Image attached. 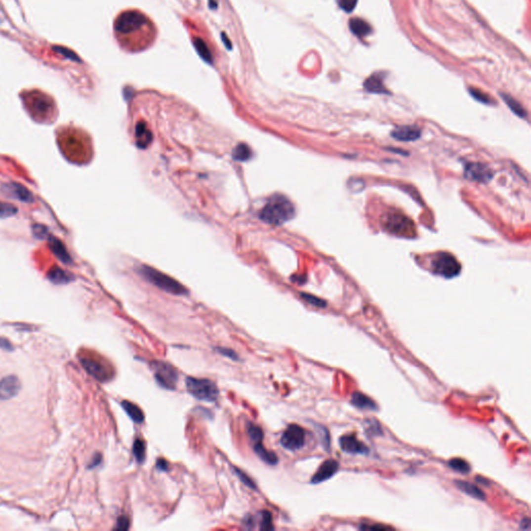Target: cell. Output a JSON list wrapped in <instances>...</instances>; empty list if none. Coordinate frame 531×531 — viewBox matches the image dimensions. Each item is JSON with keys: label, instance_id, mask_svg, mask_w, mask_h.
<instances>
[{"label": "cell", "instance_id": "6da1fadb", "mask_svg": "<svg viewBox=\"0 0 531 531\" xmlns=\"http://www.w3.org/2000/svg\"><path fill=\"white\" fill-rule=\"evenodd\" d=\"M296 214L295 205L286 196L275 194L271 196L259 212V219L271 225H283L293 219Z\"/></svg>", "mask_w": 531, "mask_h": 531}, {"label": "cell", "instance_id": "7a4b0ae2", "mask_svg": "<svg viewBox=\"0 0 531 531\" xmlns=\"http://www.w3.org/2000/svg\"><path fill=\"white\" fill-rule=\"evenodd\" d=\"M139 273L148 281H150L151 284L166 291V293L176 296L188 294V290H187L179 281H176L172 277L160 272L157 269L149 266H141L139 269Z\"/></svg>", "mask_w": 531, "mask_h": 531}, {"label": "cell", "instance_id": "3957f363", "mask_svg": "<svg viewBox=\"0 0 531 531\" xmlns=\"http://www.w3.org/2000/svg\"><path fill=\"white\" fill-rule=\"evenodd\" d=\"M382 227L387 233L399 237L411 238L415 236V224L401 212H387L382 217Z\"/></svg>", "mask_w": 531, "mask_h": 531}, {"label": "cell", "instance_id": "277c9868", "mask_svg": "<svg viewBox=\"0 0 531 531\" xmlns=\"http://www.w3.org/2000/svg\"><path fill=\"white\" fill-rule=\"evenodd\" d=\"M150 25L148 18L138 10H127L122 13L114 24V29L122 36L133 35Z\"/></svg>", "mask_w": 531, "mask_h": 531}, {"label": "cell", "instance_id": "5b68a950", "mask_svg": "<svg viewBox=\"0 0 531 531\" xmlns=\"http://www.w3.org/2000/svg\"><path fill=\"white\" fill-rule=\"evenodd\" d=\"M187 391H188L193 398L212 403L215 402L219 397V390L217 385L207 379H197L188 377L185 381Z\"/></svg>", "mask_w": 531, "mask_h": 531}, {"label": "cell", "instance_id": "8992f818", "mask_svg": "<svg viewBox=\"0 0 531 531\" xmlns=\"http://www.w3.org/2000/svg\"><path fill=\"white\" fill-rule=\"evenodd\" d=\"M432 271L445 278H453L461 272V264L450 253L440 252L432 257L431 261Z\"/></svg>", "mask_w": 531, "mask_h": 531}, {"label": "cell", "instance_id": "52a82bcc", "mask_svg": "<svg viewBox=\"0 0 531 531\" xmlns=\"http://www.w3.org/2000/svg\"><path fill=\"white\" fill-rule=\"evenodd\" d=\"M152 368L154 370L155 379L160 386L169 390H173L175 388L179 376L178 371L171 364L164 361H154L152 362Z\"/></svg>", "mask_w": 531, "mask_h": 531}, {"label": "cell", "instance_id": "ba28073f", "mask_svg": "<svg viewBox=\"0 0 531 531\" xmlns=\"http://www.w3.org/2000/svg\"><path fill=\"white\" fill-rule=\"evenodd\" d=\"M280 443L287 450H298L305 444V431L298 424H289L281 436Z\"/></svg>", "mask_w": 531, "mask_h": 531}, {"label": "cell", "instance_id": "9c48e42d", "mask_svg": "<svg viewBox=\"0 0 531 531\" xmlns=\"http://www.w3.org/2000/svg\"><path fill=\"white\" fill-rule=\"evenodd\" d=\"M80 361L82 363V367L95 379L101 382H106L111 379V370L101 359L90 355H85L80 358Z\"/></svg>", "mask_w": 531, "mask_h": 531}, {"label": "cell", "instance_id": "30bf717a", "mask_svg": "<svg viewBox=\"0 0 531 531\" xmlns=\"http://www.w3.org/2000/svg\"><path fill=\"white\" fill-rule=\"evenodd\" d=\"M464 174L467 179L481 183L489 182L493 176L492 170L483 163H467Z\"/></svg>", "mask_w": 531, "mask_h": 531}, {"label": "cell", "instance_id": "8fae6325", "mask_svg": "<svg viewBox=\"0 0 531 531\" xmlns=\"http://www.w3.org/2000/svg\"><path fill=\"white\" fill-rule=\"evenodd\" d=\"M2 190L6 194V196L13 197V199L18 200L20 202L28 203V204L34 202V197L31 192L26 188V187H24L23 185H21L19 183L4 184Z\"/></svg>", "mask_w": 531, "mask_h": 531}, {"label": "cell", "instance_id": "7c38bea8", "mask_svg": "<svg viewBox=\"0 0 531 531\" xmlns=\"http://www.w3.org/2000/svg\"><path fill=\"white\" fill-rule=\"evenodd\" d=\"M21 383L16 376H6L0 380V400L6 401L13 399L19 393Z\"/></svg>", "mask_w": 531, "mask_h": 531}, {"label": "cell", "instance_id": "4fadbf2b", "mask_svg": "<svg viewBox=\"0 0 531 531\" xmlns=\"http://www.w3.org/2000/svg\"><path fill=\"white\" fill-rule=\"evenodd\" d=\"M339 445L340 449L351 454H366L368 452V449L366 444H363L361 441H359L354 436L348 435L342 436L339 438Z\"/></svg>", "mask_w": 531, "mask_h": 531}, {"label": "cell", "instance_id": "5bb4252c", "mask_svg": "<svg viewBox=\"0 0 531 531\" xmlns=\"http://www.w3.org/2000/svg\"><path fill=\"white\" fill-rule=\"evenodd\" d=\"M339 468V464L335 460H328L323 463L319 470L311 478V484H320L325 482L334 475Z\"/></svg>", "mask_w": 531, "mask_h": 531}, {"label": "cell", "instance_id": "9a60e30c", "mask_svg": "<svg viewBox=\"0 0 531 531\" xmlns=\"http://www.w3.org/2000/svg\"><path fill=\"white\" fill-rule=\"evenodd\" d=\"M421 135V131L416 126H403L395 128L391 136L399 141H414L417 140Z\"/></svg>", "mask_w": 531, "mask_h": 531}, {"label": "cell", "instance_id": "2e32d148", "mask_svg": "<svg viewBox=\"0 0 531 531\" xmlns=\"http://www.w3.org/2000/svg\"><path fill=\"white\" fill-rule=\"evenodd\" d=\"M384 75L382 73H373L366 81H364V89L371 93H385L388 95L389 91L384 84Z\"/></svg>", "mask_w": 531, "mask_h": 531}, {"label": "cell", "instance_id": "e0dca14e", "mask_svg": "<svg viewBox=\"0 0 531 531\" xmlns=\"http://www.w3.org/2000/svg\"><path fill=\"white\" fill-rule=\"evenodd\" d=\"M48 241H49L50 250L53 252V254L59 259V261L64 264H71L72 258L64 243H62L60 240H58V239L54 237H50V236L48 237Z\"/></svg>", "mask_w": 531, "mask_h": 531}, {"label": "cell", "instance_id": "ac0fdd59", "mask_svg": "<svg viewBox=\"0 0 531 531\" xmlns=\"http://www.w3.org/2000/svg\"><path fill=\"white\" fill-rule=\"evenodd\" d=\"M135 139H136V145L139 149L148 148L153 140V135L148 129L147 124L140 122L137 123L135 129Z\"/></svg>", "mask_w": 531, "mask_h": 531}, {"label": "cell", "instance_id": "d6986e66", "mask_svg": "<svg viewBox=\"0 0 531 531\" xmlns=\"http://www.w3.org/2000/svg\"><path fill=\"white\" fill-rule=\"evenodd\" d=\"M349 26L352 33L358 38H364L371 33V27L366 20L361 18H353L350 20Z\"/></svg>", "mask_w": 531, "mask_h": 531}, {"label": "cell", "instance_id": "ffe728a7", "mask_svg": "<svg viewBox=\"0 0 531 531\" xmlns=\"http://www.w3.org/2000/svg\"><path fill=\"white\" fill-rule=\"evenodd\" d=\"M253 450L257 454V456L263 462H265L268 465L275 466L278 463L277 455L271 450L266 449V447L263 445V442H258L253 444Z\"/></svg>", "mask_w": 531, "mask_h": 531}, {"label": "cell", "instance_id": "44dd1931", "mask_svg": "<svg viewBox=\"0 0 531 531\" xmlns=\"http://www.w3.org/2000/svg\"><path fill=\"white\" fill-rule=\"evenodd\" d=\"M351 403L355 406V407L359 409L364 410H377V405L374 404L373 401H371L367 395H364L360 392H355L352 395Z\"/></svg>", "mask_w": 531, "mask_h": 531}, {"label": "cell", "instance_id": "7402d4cb", "mask_svg": "<svg viewBox=\"0 0 531 531\" xmlns=\"http://www.w3.org/2000/svg\"><path fill=\"white\" fill-rule=\"evenodd\" d=\"M122 407L134 422H136V423L143 422L144 415H143L142 410L138 407V406H136L129 401H123Z\"/></svg>", "mask_w": 531, "mask_h": 531}, {"label": "cell", "instance_id": "603a6c76", "mask_svg": "<svg viewBox=\"0 0 531 531\" xmlns=\"http://www.w3.org/2000/svg\"><path fill=\"white\" fill-rule=\"evenodd\" d=\"M455 486L459 488L462 492L466 493L467 495H469L475 499H478V500H485L486 499L485 493L481 490V489H478L473 484L457 481L455 482Z\"/></svg>", "mask_w": 531, "mask_h": 531}, {"label": "cell", "instance_id": "cb8c5ba5", "mask_svg": "<svg viewBox=\"0 0 531 531\" xmlns=\"http://www.w3.org/2000/svg\"><path fill=\"white\" fill-rule=\"evenodd\" d=\"M48 277H49V280H51L52 283L55 285H66V284H69L73 279L72 276L68 272H66V271L57 267L52 268L49 271Z\"/></svg>", "mask_w": 531, "mask_h": 531}, {"label": "cell", "instance_id": "d4e9b609", "mask_svg": "<svg viewBox=\"0 0 531 531\" xmlns=\"http://www.w3.org/2000/svg\"><path fill=\"white\" fill-rule=\"evenodd\" d=\"M193 45L197 51V53L200 54V56L205 61L207 62L209 65H212L213 64V55L211 53V51L209 49V47L206 46V44L204 43V41L201 38H194L193 39Z\"/></svg>", "mask_w": 531, "mask_h": 531}, {"label": "cell", "instance_id": "484cf974", "mask_svg": "<svg viewBox=\"0 0 531 531\" xmlns=\"http://www.w3.org/2000/svg\"><path fill=\"white\" fill-rule=\"evenodd\" d=\"M233 157L236 161L245 162L252 157V152L247 144L240 143L235 148L234 153H233Z\"/></svg>", "mask_w": 531, "mask_h": 531}, {"label": "cell", "instance_id": "4316f807", "mask_svg": "<svg viewBox=\"0 0 531 531\" xmlns=\"http://www.w3.org/2000/svg\"><path fill=\"white\" fill-rule=\"evenodd\" d=\"M31 103H33V107L37 113H47L49 111L50 101L43 95L34 96Z\"/></svg>", "mask_w": 531, "mask_h": 531}, {"label": "cell", "instance_id": "83f0119b", "mask_svg": "<svg viewBox=\"0 0 531 531\" xmlns=\"http://www.w3.org/2000/svg\"><path fill=\"white\" fill-rule=\"evenodd\" d=\"M501 97H502L503 101L507 104V106L511 108V110L514 113H516L518 117H520V118H525L526 117V111L521 106V104H520L517 100H515L512 97H509L508 95H504V93H502Z\"/></svg>", "mask_w": 531, "mask_h": 531}, {"label": "cell", "instance_id": "f1b7e54d", "mask_svg": "<svg viewBox=\"0 0 531 531\" xmlns=\"http://www.w3.org/2000/svg\"><path fill=\"white\" fill-rule=\"evenodd\" d=\"M247 433H248L249 438H250V440L253 442V444L258 443V442H263L264 432L258 425L254 423H249L247 425Z\"/></svg>", "mask_w": 531, "mask_h": 531}, {"label": "cell", "instance_id": "f546056e", "mask_svg": "<svg viewBox=\"0 0 531 531\" xmlns=\"http://www.w3.org/2000/svg\"><path fill=\"white\" fill-rule=\"evenodd\" d=\"M133 453L136 462L142 464L145 459V443L141 439H136L133 444Z\"/></svg>", "mask_w": 531, "mask_h": 531}, {"label": "cell", "instance_id": "4dcf8cb0", "mask_svg": "<svg viewBox=\"0 0 531 531\" xmlns=\"http://www.w3.org/2000/svg\"><path fill=\"white\" fill-rule=\"evenodd\" d=\"M449 466L456 472H460L462 474H467L470 472L471 468L466 461L462 459H452L449 462Z\"/></svg>", "mask_w": 531, "mask_h": 531}, {"label": "cell", "instance_id": "1f68e13d", "mask_svg": "<svg viewBox=\"0 0 531 531\" xmlns=\"http://www.w3.org/2000/svg\"><path fill=\"white\" fill-rule=\"evenodd\" d=\"M18 213V207L14 204L0 202V219L13 217Z\"/></svg>", "mask_w": 531, "mask_h": 531}, {"label": "cell", "instance_id": "d6a6232c", "mask_svg": "<svg viewBox=\"0 0 531 531\" xmlns=\"http://www.w3.org/2000/svg\"><path fill=\"white\" fill-rule=\"evenodd\" d=\"M273 522H272V515L268 511H263L261 513V522H259V529L261 530H272Z\"/></svg>", "mask_w": 531, "mask_h": 531}, {"label": "cell", "instance_id": "836d02e7", "mask_svg": "<svg viewBox=\"0 0 531 531\" xmlns=\"http://www.w3.org/2000/svg\"><path fill=\"white\" fill-rule=\"evenodd\" d=\"M53 50H54L55 52H57V53H59L60 55H62L64 57H66V58H68V59H71V60H73V61H78V62L81 61L80 58H79V56H78L76 53H74V52H73L72 50L68 49V48L61 47V46H54V47H53Z\"/></svg>", "mask_w": 531, "mask_h": 531}, {"label": "cell", "instance_id": "e575fe53", "mask_svg": "<svg viewBox=\"0 0 531 531\" xmlns=\"http://www.w3.org/2000/svg\"><path fill=\"white\" fill-rule=\"evenodd\" d=\"M301 298L303 299L304 301H306L307 303H309V304H311V305H314V306H316V307H321V308H323V307H325V306H326V302H325L324 300H322V299L316 297V296H312V295H309V294H304V293H302V294H301Z\"/></svg>", "mask_w": 531, "mask_h": 531}, {"label": "cell", "instance_id": "d590c367", "mask_svg": "<svg viewBox=\"0 0 531 531\" xmlns=\"http://www.w3.org/2000/svg\"><path fill=\"white\" fill-rule=\"evenodd\" d=\"M470 93L471 96L476 99L478 102H482L484 104H491L492 103V100L491 98L489 97L487 93H485L484 91L480 90V89H476V88H470Z\"/></svg>", "mask_w": 531, "mask_h": 531}, {"label": "cell", "instance_id": "8d00e7d4", "mask_svg": "<svg viewBox=\"0 0 531 531\" xmlns=\"http://www.w3.org/2000/svg\"><path fill=\"white\" fill-rule=\"evenodd\" d=\"M338 6L346 13H351L356 7L358 0H336Z\"/></svg>", "mask_w": 531, "mask_h": 531}, {"label": "cell", "instance_id": "74e56055", "mask_svg": "<svg viewBox=\"0 0 531 531\" xmlns=\"http://www.w3.org/2000/svg\"><path fill=\"white\" fill-rule=\"evenodd\" d=\"M234 471H235L236 475L239 477V480H240L246 487L252 489V490H254V489H256L255 484L253 483V481H251L250 478H249V477L247 476V474H245L244 472H242V471L239 470L238 468H234Z\"/></svg>", "mask_w": 531, "mask_h": 531}, {"label": "cell", "instance_id": "f35d334b", "mask_svg": "<svg viewBox=\"0 0 531 531\" xmlns=\"http://www.w3.org/2000/svg\"><path fill=\"white\" fill-rule=\"evenodd\" d=\"M216 351L218 353H220L221 355L230 358V359H233V360H238L239 359V356L238 354L232 350V349H227V348H216Z\"/></svg>", "mask_w": 531, "mask_h": 531}, {"label": "cell", "instance_id": "ab89813d", "mask_svg": "<svg viewBox=\"0 0 531 531\" xmlns=\"http://www.w3.org/2000/svg\"><path fill=\"white\" fill-rule=\"evenodd\" d=\"M34 234L37 238H40V239H44V238H48V231L47 228L43 225H35L34 226Z\"/></svg>", "mask_w": 531, "mask_h": 531}, {"label": "cell", "instance_id": "60d3db41", "mask_svg": "<svg viewBox=\"0 0 531 531\" xmlns=\"http://www.w3.org/2000/svg\"><path fill=\"white\" fill-rule=\"evenodd\" d=\"M130 527V522H129V519L127 517H120L119 520H118V523L116 525V527H114V529H118V530H127L128 528Z\"/></svg>", "mask_w": 531, "mask_h": 531}, {"label": "cell", "instance_id": "b9f144b4", "mask_svg": "<svg viewBox=\"0 0 531 531\" xmlns=\"http://www.w3.org/2000/svg\"><path fill=\"white\" fill-rule=\"evenodd\" d=\"M156 468H157L158 470L160 471H167L168 470V463L166 462V460L164 459H159L157 461V463H156Z\"/></svg>", "mask_w": 531, "mask_h": 531}, {"label": "cell", "instance_id": "7bdbcfd3", "mask_svg": "<svg viewBox=\"0 0 531 531\" xmlns=\"http://www.w3.org/2000/svg\"><path fill=\"white\" fill-rule=\"evenodd\" d=\"M101 461H102V456H101V454H97V455H95V456H93V459H92L91 463L89 464V468H95V467L99 466L100 463H101Z\"/></svg>", "mask_w": 531, "mask_h": 531}, {"label": "cell", "instance_id": "ee69618b", "mask_svg": "<svg viewBox=\"0 0 531 531\" xmlns=\"http://www.w3.org/2000/svg\"><path fill=\"white\" fill-rule=\"evenodd\" d=\"M360 529H381V530H384V529H389V527L382 526V525H362V526H360Z\"/></svg>", "mask_w": 531, "mask_h": 531}, {"label": "cell", "instance_id": "f6af8a7d", "mask_svg": "<svg viewBox=\"0 0 531 531\" xmlns=\"http://www.w3.org/2000/svg\"><path fill=\"white\" fill-rule=\"evenodd\" d=\"M0 347H1L2 349H4V350H12L13 349L12 345H10V343L6 339H2V338H0Z\"/></svg>", "mask_w": 531, "mask_h": 531}, {"label": "cell", "instance_id": "bcb514c9", "mask_svg": "<svg viewBox=\"0 0 531 531\" xmlns=\"http://www.w3.org/2000/svg\"><path fill=\"white\" fill-rule=\"evenodd\" d=\"M221 39H222V41H223V43H224L225 47H226L227 49H230V50H231V49H232L233 47H232V44H231V41H230V39H227V38H226V36H225L224 34H222V35H221Z\"/></svg>", "mask_w": 531, "mask_h": 531}, {"label": "cell", "instance_id": "7dc6e473", "mask_svg": "<svg viewBox=\"0 0 531 531\" xmlns=\"http://www.w3.org/2000/svg\"><path fill=\"white\" fill-rule=\"evenodd\" d=\"M520 528H523V529H530V521H529V519H525V520H524V524L522 523L521 526H520Z\"/></svg>", "mask_w": 531, "mask_h": 531}, {"label": "cell", "instance_id": "c3c4849f", "mask_svg": "<svg viewBox=\"0 0 531 531\" xmlns=\"http://www.w3.org/2000/svg\"><path fill=\"white\" fill-rule=\"evenodd\" d=\"M209 5L211 8L216 9L218 7V1L217 0H209Z\"/></svg>", "mask_w": 531, "mask_h": 531}]
</instances>
